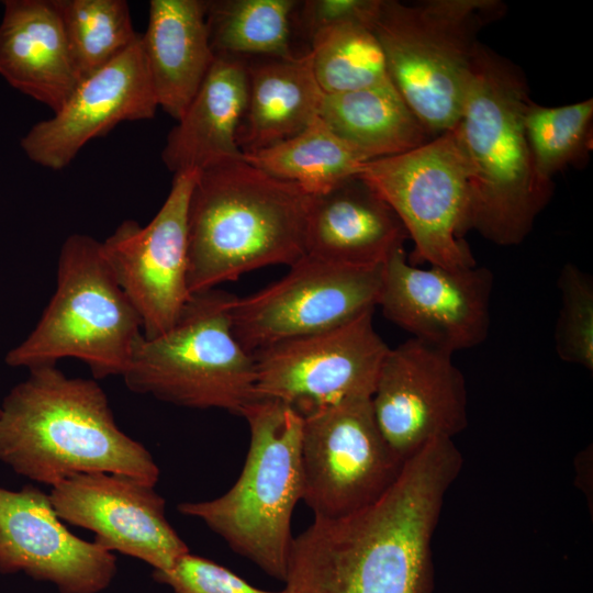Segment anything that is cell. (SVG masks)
Returning <instances> with one entry per match:
<instances>
[{
	"instance_id": "52a82bcc",
	"label": "cell",
	"mask_w": 593,
	"mask_h": 593,
	"mask_svg": "<svg viewBox=\"0 0 593 593\" xmlns=\"http://www.w3.org/2000/svg\"><path fill=\"white\" fill-rule=\"evenodd\" d=\"M142 335V320L116 281L102 242L75 233L60 247L49 302L4 361L30 370L74 358L86 363L94 379L122 377Z\"/></svg>"
},
{
	"instance_id": "4316f807",
	"label": "cell",
	"mask_w": 593,
	"mask_h": 593,
	"mask_svg": "<svg viewBox=\"0 0 593 593\" xmlns=\"http://www.w3.org/2000/svg\"><path fill=\"white\" fill-rule=\"evenodd\" d=\"M310 45L313 71L325 94L391 82L381 44L368 25L325 29L310 38Z\"/></svg>"
},
{
	"instance_id": "4fadbf2b",
	"label": "cell",
	"mask_w": 593,
	"mask_h": 593,
	"mask_svg": "<svg viewBox=\"0 0 593 593\" xmlns=\"http://www.w3.org/2000/svg\"><path fill=\"white\" fill-rule=\"evenodd\" d=\"M198 171L175 174L169 193L145 226L120 223L102 242L120 287L136 309L143 335L168 331L191 293L188 288V204Z\"/></svg>"
},
{
	"instance_id": "d4e9b609",
	"label": "cell",
	"mask_w": 593,
	"mask_h": 593,
	"mask_svg": "<svg viewBox=\"0 0 593 593\" xmlns=\"http://www.w3.org/2000/svg\"><path fill=\"white\" fill-rule=\"evenodd\" d=\"M264 172L299 186L310 195L325 193L355 177L369 161L338 137L318 116L296 135L270 147L243 154Z\"/></svg>"
},
{
	"instance_id": "8fae6325",
	"label": "cell",
	"mask_w": 593,
	"mask_h": 593,
	"mask_svg": "<svg viewBox=\"0 0 593 593\" xmlns=\"http://www.w3.org/2000/svg\"><path fill=\"white\" fill-rule=\"evenodd\" d=\"M383 267L350 266L305 255L281 279L236 298L235 338L249 354L287 339L339 326L374 310Z\"/></svg>"
},
{
	"instance_id": "9c48e42d",
	"label": "cell",
	"mask_w": 593,
	"mask_h": 593,
	"mask_svg": "<svg viewBox=\"0 0 593 593\" xmlns=\"http://www.w3.org/2000/svg\"><path fill=\"white\" fill-rule=\"evenodd\" d=\"M357 176L403 224L414 244L412 265H477L462 239L469 231L470 170L455 127L411 150L369 160Z\"/></svg>"
},
{
	"instance_id": "cb8c5ba5",
	"label": "cell",
	"mask_w": 593,
	"mask_h": 593,
	"mask_svg": "<svg viewBox=\"0 0 593 593\" xmlns=\"http://www.w3.org/2000/svg\"><path fill=\"white\" fill-rule=\"evenodd\" d=\"M320 118L369 160L411 150L430 139L392 82L325 94Z\"/></svg>"
},
{
	"instance_id": "44dd1931",
	"label": "cell",
	"mask_w": 593,
	"mask_h": 593,
	"mask_svg": "<svg viewBox=\"0 0 593 593\" xmlns=\"http://www.w3.org/2000/svg\"><path fill=\"white\" fill-rule=\"evenodd\" d=\"M247 88L244 59L215 56L195 96L167 136L161 159L170 172L201 171L242 157L237 130Z\"/></svg>"
},
{
	"instance_id": "7c38bea8",
	"label": "cell",
	"mask_w": 593,
	"mask_h": 593,
	"mask_svg": "<svg viewBox=\"0 0 593 593\" xmlns=\"http://www.w3.org/2000/svg\"><path fill=\"white\" fill-rule=\"evenodd\" d=\"M373 311L254 353L257 399L282 402L304 417L349 399L371 398L390 349L374 329Z\"/></svg>"
},
{
	"instance_id": "484cf974",
	"label": "cell",
	"mask_w": 593,
	"mask_h": 593,
	"mask_svg": "<svg viewBox=\"0 0 593 593\" xmlns=\"http://www.w3.org/2000/svg\"><path fill=\"white\" fill-rule=\"evenodd\" d=\"M295 0L205 1L214 55L292 58L291 21Z\"/></svg>"
},
{
	"instance_id": "5bb4252c",
	"label": "cell",
	"mask_w": 593,
	"mask_h": 593,
	"mask_svg": "<svg viewBox=\"0 0 593 593\" xmlns=\"http://www.w3.org/2000/svg\"><path fill=\"white\" fill-rule=\"evenodd\" d=\"M371 406L384 440L404 461L468 424L466 381L452 354L413 337L389 349Z\"/></svg>"
},
{
	"instance_id": "277c9868",
	"label": "cell",
	"mask_w": 593,
	"mask_h": 593,
	"mask_svg": "<svg viewBox=\"0 0 593 593\" xmlns=\"http://www.w3.org/2000/svg\"><path fill=\"white\" fill-rule=\"evenodd\" d=\"M530 100L519 67L480 43L454 127L470 170L468 228L500 246L521 244L553 193L533 167L523 122Z\"/></svg>"
},
{
	"instance_id": "8992f818",
	"label": "cell",
	"mask_w": 593,
	"mask_h": 593,
	"mask_svg": "<svg viewBox=\"0 0 593 593\" xmlns=\"http://www.w3.org/2000/svg\"><path fill=\"white\" fill-rule=\"evenodd\" d=\"M505 11L500 0H380L371 29L389 77L430 138L457 124L478 35Z\"/></svg>"
},
{
	"instance_id": "9a60e30c",
	"label": "cell",
	"mask_w": 593,
	"mask_h": 593,
	"mask_svg": "<svg viewBox=\"0 0 593 593\" xmlns=\"http://www.w3.org/2000/svg\"><path fill=\"white\" fill-rule=\"evenodd\" d=\"M493 284L486 267L421 268L407 260L402 247L384 264L378 305L413 338L454 355L486 339Z\"/></svg>"
},
{
	"instance_id": "e0dca14e",
	"label": "cell",
	"mask_w": 593,
	"mask_h": 593,
	"mask_svg": "<svg viewBox=\"0 0 593 593\" xmlns=\"http://www.w3.org/2000/svg\"><path fill=\"white\" fill-rule=\"evenodd\" d=\"M49 494L32 484L0 488V572H23L61 593H98L116 573V557L59 521Z\"/></svg>"
},
{
	"instance_id": "f1b7e54d",
	"label": "cell",
	"mask_w": 593,
	"mask_h": 593,
	"mask_svg": "<svg viewBox=\"0 0 593 593\" xmlns=\"http://www.w3.org/2000/svg\"><path fill=\"white\" fill-rule=\"evenodd\" d=\"M80 80L108 66L141 37L125 0H53Z\"/></svg>"
},
{
	"instance_id": "ac0fdd59",
	"label": "cell",
	"mask_w": 593,
	"mask_h": 593,
	"mask_svg": "<svg viewBox=\"0 0 593 593\" xmlns=\"http://www.w3.org/2000/svg\"><path fill=\"white\" fill-rule=\"evenodd\" d=\"M157 109L141 35L116 59L83 78L52 118L34 124L21 147L33 163L61 170L91 139L121 122L153 119Z\"/></svg>"
},
{
	"instance_id": "ba28073f",
	"label": "cell",
	"mask_w": 593,
	"mask_h": 593,
	"mask_svg": "<svg viewBox=\"0 0 593 593\" xmlns=\"http://www.w3.org/2000/svg\"><path fill=\"white\" fill-rule=\"evenodd\" d=\"M236 298L217 288L191 293L168 331L139 337L122 376L126 388L178 406L242 416L257 400L256 366L233 333Z\"/></svg>"
},
{
	"instance_id": "5b68a950",
	"label": "cell",
	"mask_w": 593,
	"mask_h": 593,
	"mask_svg": "<svg viewBox=\"0 0 593 593\" xmlns=\"http://www.w3.org/2000/svg\"><path fill=\"white\" fill-rule=\"evenodd\" d=\"M242 416L250 437L236 482L216 499L182 502L177 510L201 519L234 552L283 582L293 540L292 513L303 493V417L269 399L253 401Z\"/></svg>"
},
{
	"instance_id": "7402d4cb",
	"label": "cell",
	"mask_w": 593,
	"mask_h": 593,
	"mask_svg": "<svg viewBox=\"0 0 593 593\" xmlns=\"http://www.w3.org/2000/svg\"><path fill=\"white\" fill-rule=\"evenodd\" d=\"M142 46L158 108L178 121L215 59L205 1L152 0Z\"/></svg>"
},
{
	"instance_id": "ffe728a7",
	"label": "cell",
	"mask_w": 593,
	"mask_h": 593,
	"mask_svg": "<svg viewBox=\"0 0 593 593\" xmlns=\"http://www.w3.org/2000/svg\"><path fill=\"white\" fill-rule=\"evenodd\" d=\"M0 23V75L57 112L79 85L53 0H5Z\"/></svg>"
},
{
	"instance_id": "83f0119b",
	"label": "cell",
	"mask_w": 593,
	"mask_h": 593,
	"mask_svg": "<svg viewBox=\"0 0 593 593\" xmlns=\"http://www.w3.org/2000/svg\"><path fill=\"white\" fill-rule=\"evenodd\" d=\"M524 130L538 179L553 184V177L569 167L582 168L593 145V99L561 107L528 102Z\"/></svg>"
},
{
	"instance_id": "7a4b0ae2",
	"label": "cell",
	"mask_w": 593,
	"mask_h": 593,
	"mask_svg": "<svg viewBox=\"0 0 593 593\" xmlns=\"http://www.w3.org/2000/svg\"><path fill=\"white\" fill-rule=\"evenodd\" d=\"M0 462L54 486L78 473L109 472L158 482L159 468L116 424L93 379L67 377L57 366L29 370L0 405Z\"/></svg>"
},
{
	"instance_id": "30bf717a",
	"label": "cell",
	"mask_w": 593,
	"mask_h": 593,
	"mask_svg": "<svg viewBox=\"0 0 593 593\" xmlns=\"http://www.w3.org/2000/svg\"><path fill=\"white\" fill-rule=\"evenodd\" d=\"M405 461L380 433L371 398L349 399L303 417L302 500L315 518L342 517L374 503Z\"/></svg>"
},
{
	"instance_id": "2e32d148",
	"label": "cell",
	"mask_w": 593,
	"mask_h": 593,
	"mask_svg": "<svg viewBox=\"0 0 593 593\" xmlns=\"http://www.w3.org/2000/svg\"><path fill=\"white\" fill-rule=\"evenodd\" d=\"M48 494L60 519L93 532L104 549L137 558L154 571L170 569L190 552L166 517L165 499L139 479L78 473L52 486Z\"/></svg>"
},
{
	"instance_id": "d6986e66",
	"label": "cell",
	"mask_w": 593,
	"mask_h": 593,
	"mask_svg": "<svg viewBox=\"0 0 593 593\" xmlns=\"http://www.w3.org/2000/svg\"><path fill=\"white\" fill-rule=\"evenodd\" d=\"M407 238L394 211L358 176L311 197L309 256L350 266H382Z\"/></svg>"
},
{
	"instance_id": "4dcf8cb0",
	"label": "cell",
	"mask_w": 593,
	"mask_h": 593,
	"mask_svg": "<svg viewBox=\"0 0 593 593\" xmlns=\"http://www.w3.org/2000/svg\"><path fill=\"white\" fill-rule=\"evenodd\" d=\"M155 581L169 585L175 593H284L249 584L230 569L190 552L168 570L154 571Z\"/></svg>"
},
{
	"instance_id": "3957f363",
	"label": "cell",
	"mask_w": 593,
	"mask_h": 593,
	"mask_svg": "<svg viewBox=\"0 0 593 593\" xmlns=\"http://www.w3.org/2000/svg\"><path fill=\"white\" fill-rule=\"evenodd\" d=\"M311 197L242 157L198 171L188 204L190 293L302 259Z\"/></svg>"
},
{
	"instance_id": "1f68e13d",
	"label": "cell",
	"mask_w": 593,
	"mask_h": 593,
	"mask_svg": "<svg viewBox=\"0 0 593 593\" xmlns=\"http://www.w3.org/2000/svg\"><path fill=\"white\" fill-rule=\"evenodd\" d=\"M380 0H306L294 9L303 33L310 38L328 27L359 23L371 27Z\"/></svg>"
},
{
	"instance_id": "603a6c76",
	"label": "cell",
	"mask_w": 593,
	"mask_h": 593,
	"mask_svg": "<svg viewBox=\"0 0 593 593\" xmlns=\"http://www.w3.org/2000/svg\"><path fill=\"white\" fill-rule=\"evenodd\" d=\"M245 110L237 130L243 154L254 153L301 131L320 116L325 93L309 53L247 64Z\"/></svg>"
},
{
	"instance_id": "6da1fadb",
	"label": "cell",
	"mask_w": 593,
	"mask_h": 593,
	"mask_svg": "<svg viewBox=\"0 0 593 593\" xmlns=\"http://www.w3.org/2000/svg\"><path fill=\"white\" fill-rule=\"evenodd\" d=\"M461 467L452 439L433 440L374 503L314 517L293 537L284 593H432V539Z\"/></svg>"
},
{
	"instance_id": "f546056e",
	"label": "cell",
	"mask_w": 593,
	"mask_h": 593,
	"mask_svg": "<svg viewBox=\"0 0 593 593\" xmlns=\"http://www.w3.org/2000/svg\"><path fill=\"white\" fill-rule=\"evenodd\" d=\"M557 287L560 310L555 327V348L559 358L593 369V279L574 264H566Z\"/></svg>"
}]
</instances>
